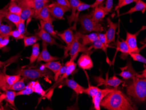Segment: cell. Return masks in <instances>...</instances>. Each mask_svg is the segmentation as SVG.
<instances>
[{"label": "cell", "instance_id": "obj_5", "mask_svg": "<svg viewBox=\"0 0 146 110\" xmlns=\"http://www.w3.org/2000/svg\"><path fill=\"white\" fill-rule=\"evenodd\" d=\"M80 52L91 55L93 53V51L89 47H87L86 46L83 45L80 42V38L78 32L74 34V39L73 41L69 51L70 55L71 57L76 54H78Z\"/></svg>", "mask_w": 146, "mask_h": 110}, {"label": "cell", "instance_id": "obj_33", "mask_svg": "<svg viewBox=\"0 0 146 110\" xmlns=\"http://www.w3.org/2000/svg\"><path fill=\"white\" fill-rule=\"evenodd\" d=\"M28 84L32 87L34 92L41 95L42 96H44L46 94V92L42 89V87L38 81L30 82Z\"/></svg>", "mask_w": 146, "mask_h": 110}, {"label": "cell", "instance_id": "obj_8", "mask_svg": "<svg viewBox=\"0 0 146 110\" xmlns=\"http://www.w3.org/2000/svg\"><path fill=\"white\" fill-rule=\"evenodd\" d=\"M48 7L51 16L58 19H64V16L65 12L71 11V9L59 5L56 2L48 5Z\"/></svg>", "mask_w": 146, "mask_h": 110}, {"label": "cell", "instance_id": "obj_21", "mask_svg": "<svg viewBox=\"0 0 146 110\" xmlns=\"http://www.w3.org/2000/svg\"><path fill=\"white\" fill-rule=\"evenodd\" d=\"M93 11L91 13L92 19L93 21L96 23H99V21L103 19L106 15L108 14L106 12L102 7H98V6L94 8Z\"/></svg>", "mask_w": 146, "mask_h": 110}, {"label": "cell", "instance_id": "obj_14", "mask_svg": "<svg viewBox=\"0 0 146 110\" xmlns=\"http://www.w3.org/2000/svg\"><path fill=\"white\" fill-rule=\"evenodd\" d=\"M114 89L109 88L100 89L96 95L92 97L93 103L94 104V107L96 110H100L101 102L108 93L112 92Z\"/></svg>", "mask_w": 146, "mask_h": 110}, {"label": "cell", "instance_id": "obj_40", "mask_svg": "<svg viewBox=\"0 0 146 110\" xmlns=\"http://www.w3.org/2000/svg\"><path fill=\"white\" fill-rule=\"evenodd\" d=\"M129 55L131 57L133 60L135 61H139L142 62L144 64L146 63V60L143 56L141 55L139 53H131L129 54Z\"/></svg>", "mask_w": 146, "mask_h": 110}, {"label": "cell", "instance_id": "obj_29", "mask_svg": "<svg viewBox=\"0 0 146 110\" xmlns=\"http://www.w3.org/2000/svg\"><path fill=\"white\" fill-rule=\"evenodd\" d=\"M7 24H2L0 27V35L3 36V37L8 36V34L13 30L14 25L12 23H9Z\"/></svg>", "mask_w": 146, "mask_h": 110}, {"label": "cell", "instance_id": "obj_54", "mask_svg": "<svg viewBox=\"0 0 146 110\" xmlns=\"http://www.w3.org/2000/svg\"><path fill=\"white\" fill-rule=\"evenodd\" d=\"M43 1H47V2H49L50 1V0H42Z\"/></svg>", "mask_w": 146, "mask_h": 110}, {"label": "cell", "instance_id": "obj_24", "mask_svg": "<svg viewBox=\"0 0 146 110\" xmlns=\"http://www.w3.org/2000/svg\"><path fill=\"white\" fill-rule=\"evenodd\" d=\"M9 4L8 9L9 12L20 15L22 12V9L16 0H10V2Z\"/></svg>", "mask_w": 146, "mask_h": 110}, {"label": "cell", "instance_id": "obj_6", "mask_svg": "<svg viewBox=\"0 0 146 110\" xmlns=\"http://www.w3.org/2000/svg\"><path fill=\"white\" fill-rule=\"evenodd\" d=\"M72 27L66 29L63 33H59L56 31L57 36L61 39V40L65 43L66 46L65 47L64 57H66L68 55V52L74 39V34Z\"/></svg>", "mask_w": 146, "mask_h": 110}, {"label": "cell", "instance_id": "obj_47", "mask_svg": "<svg viewBox=\"0 0 146 110\" xmlns=\"http://www.w3.org/2000/svg\"><path fill=\"white\" fill-rule=\"evenodd\" d=\"M139 0H123L122 3L119 5V7L115 10V11L119 9H120V8L124 7L125 6L129 5V4L133 3V2H136H136H137Z\"/></svg>", "mask_w": 146, "mask_h": 110}, {"label": "cell", "instance_id": "obj_22", "mask_svg": "<svg viewBox=\"0 0 146 110\" xmlns=\"http://www.w3.org/2000/svg\"><path fill=\"white\" fill-rule=\"evenodd\" d=\"M146 9V3L143 1L142 0H139L137 2H136V5L134 7L130 9L129 10L124 13L121 14L119 16L125 15L127 14H132L136 11H141L143 13H144Z\"/></svg>", "mask_w": 146, "mask_h": 110}, {"label": "cell", "instance_id": "obj_52", "mask_svg": "<svg viewBox=\"0 0 146 110\" xmlns=\"http://www.w3.org/2000/svg\"><path fill=\"white\" fill-rule=\"evenodd\" d=\"M123 0H119V1H118V5H117V6L115 7V10L119 7V5L121 4V3H122V1H123Z\"/></svg>", "mask_w": 146, "mask_h": 110}, {"label": "cell", "instance_id": "obj_48", "mask_svg": "<svg viewBox=\"0 0 146 110\" xmlns=\"http://www.w3.org/2000/svg\"><path fill=\"white\" fill-rule=\"evenodd\" d=\"M9 36L4 37L2 41L0 42V49H2L8 45L9 42Z\"/></svg>", "mask_w": 146, "mask_h": 110}, {"label": "cell", "instance_id": "obj_50", "mask_svg": "<svg viewBox=\"0 0 146 110\" xmlns=\"http://www.w3.org/2000/svg\"><path fill=\"white\" fill-rule=\"evenodd\" d=\"M105 0H96V1L93 4L91 5V8H94L96 6L101 4Z\"/></svg>", "mask_w": 146, "mask_h": 110}, {"label": "cell", "instance_id": "obj_45", "mask_svg": "<svg viewBox=\"0 0 146 110\" xmlns=\"http://www.w3.org/2000/svg\"><path fill=\"white\" fill-rule=\"evenodd\" d=\"M67 66L65 65L64 66H62L60 69L57 71L56 73L55 74L54 76V81H56L59 78V77L61 75H63L65 73L66 70H67Z\"/></svg>", "mask_w": 146, "mask_h": 110}, {"label": "cell", "instance_id": "obj_23", "mask_svg": "<svg viewBox=\"0 0 146 110\" xmlns=\"http://www.w3.org/2000/svg\"><path fill=\"white\" fill-rule=\"evenodd\" d=\"M22 9V11L20 15L21 20L25 21L29 19L31 16H33L35 14L34 10L29 7L24 5H19Z\"/></svg>", "mask_w": 146, "mask_h": 110}, {"label": "cell", "instance_id": "obj_3", "mask_svg": "<svg viewBox=\"0 0 146 110\" xmlns=\"http://www.w3.org/2000/svg\"><path fill=\"white\" fill-rule=\"evenodd\" d=\"M78 21L81 24V27L84 33L93 32L98 33L103 31L102 25L93 21L91 14L81 15L78 17Z\"/></svg>", "mask_w": 146, "mask_h": 110}, {"label": "cell", "instance_id": "obj_20", "mask_svg": "<svg viewBox=\"0 0 146 110\" xmlns=\"http://www.w3.org/2000/svg\"><path fill=\"white\" fill-rule=\"evenodd\" d=\"M78 33L80 39H82V44L84 46L92 43L98 39V33H93L88 35H84L79 32H78Z\"/></svg>", "mask_w": 146, "mask_h": 110}, {"label": "cell", "instance_id": "obj_16", "mask_svg": "<svg viewBox=\"0 0 146 110\" xmlns=\"http://www.w3.org/2000/svg\"><path fill=\"white\" fill-rule=\"evenodd\" d=\"M79 68L83 69L91 70L93 67V63L90 55L83 54L79 57L77 62Z\"/></svg>", "mask_w": 146, "mask_h": 110}, {"label": "cell", "instance_id": "obj_7", "mask_svg": "<svg viewBox=\"0 0 146 110\" xmlns=\"http://www.w3.org/2000/svg\"><path fill=\"white\" fill-rule=\"evenodd\" d=\"M146 29L145 26H143L141 28L139 31L136 32L134 34H132L129 33L128 32H127V36H126V40L125 42L127 43L129 48L130 54L131 53H139L142 48H144L146 46V45L141 48H139L138 47L137 44V37L139 33L141 31Z\"/></svg>", "mask_w": 146, "mask_h": 110}, {"label": "cell", "instance_id": "obj_4", "mask_svg": "<svg viewBox=\"0 0 146 110\" xmlns=\"http://www.w3.org/2000/svg\"><path fill=\"white\" fill-rule=\"evenodd\" d=\"M50 72L45 70H40L38 69H24L17 71V74H19L30 80H34L37 79L46 77L50 75Z\"/></svg>", "mask_w": 146, "mask_h": 110}, {"label": "cell", "instance_id": "obj_55", "mask_svg": "<svg viewBox=\"0 0 146 110\" xmlns=\"http://www.w3.org/2000/svg\"><path fill=\"white\" fill-rule=\"evenodd\" d=\"M1 94V91H0V95Z\"/></svg>", "mask_w": 146, "mask_h": 110}, {"label": "cell", "instance_id": "obj_19", "mask_svg": "<svg viewBox=\"0 0 146 110\" xmlns=\"http://www.w3.org/2000/svg\"><path fill=\"white\" fill-rule=\"evenodd\" d=\"M36 19H39L45 22H50L52 23L56 20L55 18L52 17L48 9V5H46L39 12Z\"/></svg>", "mask_w": 146, "mask_h": 110}, {"label": "cell", "instance_id": "obj_28", "mask_svg": "<svg viewBox=\"0 0 146 110\" xmlns=\"http://www.w3.org/2000/svg\"><path fill=\"white\" fill-rule=\"evenodd\" d=\"M90 8H91V5L85 4L84 3H82V4L78 6V8H77V11H76L75 19H74V24L73 27H72L73 29L76 30V24H77V22L78 21V19L80 12L83 11L85 10L88 9H89Z\"/></svg>", "mask_w": 146, "mask_h": 110}, {"label": "cell", "instance_id": "obj_32", "mask_svg": "<svg viewBox=\"0 0 146 110\" xmlns=\"http://www.w3.org/2000/svg\"><path fill=\"white\" fill-rule=\"evenodd\" d=\"M3 72L0 71V89L3 91L5 92L7 90H9V85L8 84L6 79L5 69L4 70Z\"/></svg>", "mask_w": 146, "mask_h": 110}, {"label": "cell", "instance_id": "obj_36", "mask_svg": "<svg viewBox=\"0 0 146 110\" xmlns=\"http://www.w3.org/2000/svg\"><path fill=\"white\" fill-rule=\"evenodd\" d=\"M100 90V89L98 88V87L89 86L87 88L84 89L83 93L85 94H88L91 97H93L96 95Z\"/></svg>", "mask_w": 146, "mask_h": 110}, {"label": "cell", "instance_id": "obj_15", "mask_svg": "<svg viewBox=\"0 0 146 110\" xmlns=\"http://www.w3.org/2000/svg\"><path fill=\"white\" fill-rule=\"evenodd\" d=\"M107 21L109 25V28L106 32V34L107 37L108 43L110 44L111 43L115 42V33L118 28L117 23H114L111 20L110 18H107Z\"/></svg>", "mask_w": 146, "mask_h": 110}, {"label": "cell", "instance_id": "obj_56", "mask_svg": "<svg viewBox=\"0 0 146 110\" xmlns=\"http://www.w3.org/2000/svg\"><path fill=\"white\" fill-rule=\"evenodd\" d=\"M1 9H0V12H1Z\"/></svg>", "mask_w": 146, "mask_h": 110}, {"label": "cell", "instance_id": "obj_17", "mask_svg": "<svg viewBox=\"0 0 146 110\" xmlns=\"http://www.w3.org/2000/svg\"><path fill=\"white\" fill-rule=\"evenodd\" d=\"M121 41H120L118 38L116 42L115 43L116 47L115 55L118 51H120L122 53L120 56V57L123 59H125L127 56L130 54V52L127 44L125 42V41L122 39H121Z\"/></svg>", "mask_w": 146, "mask_h": 110}, {"label": "cell", "instance_id": "obj_46", "mask_svg": "<svg viewBox=\"0 0 146 110\" xmlns=\"http://www.w3.org/2000/svg\"><path fill=\"white\" fill-rule=\"evenodd\" d=\"M25 21L21 20L19 24L16 27L17 29L23 35L25 36V33H26V28H25Z\"/></svg>", "mask_w": 146, "mask_h": 110}, {"label": "cell", "instance_id": "obj_1", "mask_svg": "<svg viewBox=\"0 0 146 110\" xmlns=\"http://www.w3.org/2000/svg\"><path fill=\"white\" fill-rule=\"evenodd\" d=\"M100 106L108 110H136L127 96L117 89H114L102 99Z\"/></svg>", "mask_w": 146, "mask_h": 110}, {"label": "cell", "instance_id": "obj_9", "mask_svg": "<svg viewBox=\"0 0 146 110\" xmlns=\"http://www.w3.org/2000/svg\"><path fill=\"white\" fill-rule=\"evenodd\" d=\"M60 85L66 86L69 87L71 89H73L78 95L83 93L84 89L85 88L84 87L81 86V85H80L78 83H77L74 79H68L66 78L63 79L60 82H58V83H55L54 84V85H52V87H51L49 89H47L46 91H45V92L46 93V92L48 90L52 89V88H55L56 87H58V86H60Z\"/></svg>", "mask_w": 146, "mask_h": 110}, {"label": "cell", "instance_id": "obj_18", "mask_svg": "<svg viewBox=\"0 0 146 110\" xmlns=\"http://www.w3.org/2000/svg\"><path fill=\"white\" fill-rule=\"evenodd\" d=\"M40 28L47 32L52 37L57 39L63 42V41L61 40V39L57 36L56 31H55L54 30V25H52V23L45 22L42 20H40Z\"/></svg>", "mask_w": 146, "mask_h": 110}, {"label": "cell", "instance_id": "obj_2", "mask_svg": "<svg viewBox=\"0 0 146 110\" xmlns=\"http://www.w3.org/2000/svg\"><path fill=\"white\" fill-rule=\"evenodd\" d=\"M127 85V94L135 101L143 103L146 99V79L134 77Z\"/></svg>", "mask_w": 146, "mask_h": 110}, {"label": "cell", "instance_id": "obj_34", "mask_svg": "<svg viewBox=\"0 0 146 110\" xmlns=\"http://www.w3.org/2000/svg\"><path fill=\"white\" fill-rule=\"evenodd\" d=\"M5 18H6L9 21L11 22V23L14 24L17 27V25L19 24L20 22L21 21L20 16L19 15L16 14L12 13L11 12H8V14H7Z\"/></svg>", "mask_w": 146, "mask_h": 110}, {"label": "cell", "instance_id": "obj_51", "mask_svg": "<svg viewBox=\"0 0 146 110\" xmlns=\"http://www.w3.org/2000/svg\"><path fill=\"white\" fill-rule=\"evenodd\" d=\"M146 68H145V69L143 71L142 73L141 74H139L138 73L136 77H137L139 78L145 79L146 78Z\"/></svg>", "mask_w": 146, "mask_h": 110}, {"label": "cell", "instance_id": "obj_43", "mask_svg": "<svg viewBox=\"0 0 146 110\" xmlns=\"http://www.w3.org/2000/svg\"><path fill=\"white\" fill-rule=\"evenodd\" d=\"M9 4H7L5 6L1 9V11L0 12V27L2 24V22L3 19H4V18H5L7 14L9 12V9H8Z\"/></svg>", "mask_w": 146, "mask_h": 110}, {"label": "cell", "instance_id": "obj_31", "mask_svg": "<svg viewBox=\"0 0 146 110\" xmlns=\"http://www.w3.org/2000/svg\"><path fill=\"white\" fill-rule=\"evenodd\" d=\"M24 46L25 47L30 46L34 45L37 42L40 40V38L37 36L35 35L34 36H29V37H25L23 38Z\"/></svg>", "mask_w": 146, "mask_h": 110}, {"label": "cell", "instance_id": "obj_53", "mask_svg": "<svg viewBox=\"0 0 146 110\" xmlns=\"http://www.w3.org/2000/svg\"><path fill=\"white\" fill-rule=\"evenodd\" d=\"M3 38H4V37L3 36H1V35H0V42L2 41Z\"/></svg>", "mask_w": 146, "mask_h": 110}, {"label": "cell", "instance_id": "obj_49", "mask_svg": "<svg viewBox=\"0 0 146 110\" xmlns=\"http://www.w3.org/2000/svg\"><path fill=\"white\" fill-rule=\"evenodd\" d=\"M56 2L59 5L68 7V8L71 9L70 3L69 0H56Z\"/></svg>", "mask_w": 146, "mask_h": 110}, {"label": "cell", "instance_id": "obj_25", "mask_svg": "<svg viewBox=\"0 0 146 110\" xmlns=\"http://www.w3.org/2000/svg\"><path fill=\"white\" fill-rule=\"evenodd\" d=\"M40 54L39 52V44L36 43L33 45L32 54L29 57V64L31 65L34 63L37 60Z\"/></svg>", "mask_w": 146, "mask_h": 110}, {"label": "cell", "instance_id": "obj_12", "mask_svg": "<svg viewBox=\"0 0 146 110\" xmlns=\"http://www.w3.org/2000/svg\"><path fill=\"white\" fill-rule=\"evenodd\" d=\"M108 73L106 74V79L100 78V77L97 78L98 79L97 81L100 83L98 85V87L100 86V85H105L106 86L113 87L114 89H117V87H119V85H120L121 83H123V81L117 78L115 75H114L112 77H110L109 79L108 78Z\"/></svg>", "mask_w": 146, "mask_h": 110}, {"label": "cell", "instance_id": "obj_26", "mask_svg": "<svg viewBox=\"0 0 146 110\" xmlns=\"http://www.w3.org/2000/svg\"><path fill=\"white\" fill-rule=\"evenodd\" d=\"M42 65L45 68L51 70L54 74L56 73L57 71L62 67V65L60 61H52L46 62V63L43 64Z\"/></svg>", "mask_w": 146, "mask_h": 110}, {"label": "cell", "instance_id": "obj_35", "mask_svg": "<svg viewBox=\"0 0 146 110\" xmlns=\"http://www.w3.org/2000/svg\"><path fill=\"white\" fill-rule=\"evenodd\" d=\"M92 44V45L89 47V48L91 50L92 48L95 49V50L101 49V50H102L106 54H107V48L108 47L106 46L105 44H103L98 39L95 41Z\"/></svg>", "mask_w": 146, "mask_h": 110}, {"label": "cell", "instance_id": "obj_10", "mask_svg": "<svg viewBox=\"0 0 146 110\" xmlns=\"http://www.w3.org/2000/svg\"><path fill=\"white\" fill-rule=\"evenodd\" d=\"M121 73L118 74L125 80L131 79L133 77H137L138 73H137L132 66L131 62H129L127 65L123 67H119Z\"/></svg>", "mask_w": 146, "mask_h": 110}, {"label": "cell", "instance_id": "obj_27", "mask_svg": "<svg viewBox=\"0 0 146 110\" xmlns=\"http://www.w3.org/2000/svg\"><path fill=\"white\" fill-rule=\"evenodd\" d=\"M16 97V92L13 90H7L4 94V99L13 107H15V99Z\"/></svg>", "mask_w": 146, "mask_h": 110}, {"label": "cell", "instance_id": "obj_38", "mask_svg": "<svg viewBox=\"0 0 146 110\" xmlns=\"http://www.w3.org/2000/svg\"><path fill=\"white\" fill-rule=\"evenodd\" d=\"M34 93V91L33 88L30 85L28 84L26 86L25 88L19 91L16 92V96H20V95H29Z\"/></svg>", "mask_w": 146, "mask_h": 110}, {"label": "cell", "instance_id": "obj_41", "mask_svg": "<svg viewBox=\"0 0 146 110\" xmlns=\"http://www.w3.org/2000/svg\"><path fill=\"white\" fill-rule=\"evenodd\" d=\"M8 36L13 37L16 40H21L25 37V35H23L17 29L12 30L8 34Z\"/></svg>", "mask_w": 146, "mask_h": 110}, {"label": "cell", "instance_id": "obj_39", "mask_svg": "<svg viewBox=\"0 0 146 110\" xmlns=\"http://www.w3.org/2000/svg\"><path fill=\"white\" fill-rule=\"evenodd\" d=\"M20 56V54H17L16 55L11 57L6 61L3 62V61H0V66H5V65H7L9 64H11V63H15L18 61Z\"/></svg>", "mask_w": 146, "mask_h": 110}, {"label": "cell", "instance_id": "obj_44", "mask_svg": "<svg viewBox=\"0 0 146 110\" xmlns=\"http://www.w3.org/2000/svg\"><path fill=\"white\" fill-rule=\"evenodd\" d=\"M113 0H106L105 7H102V8L106 12L109 13V12H111V9L113 8Z\"/></svg>", "mask_w": 146, "mask_h": 110}, {"label": "cell", "instance_id": "obj_13", "mask_svg": "<svg viewBox=\"0 0 146 110\" xmlns=\"http://www.w3.org/2000/svg\"><path fill=\"white\" fill-rule=\"evenodd\" d=\"M40 29L39 31L36 33V35H37L40 38V39H42V41L46 43L47 44H49L50 46L55 45L59 47L60 48H64L65 47H64V46L57 43L55 39L52 37L47 32L43 30L40 27Z\"/></svg>", "mask_w": 146, "mask_h": 110}, {"label": "cell", "instance_id": "obj_30", "mask_svg": "<svg viewBox=\"0 0 146 110\" xmlns=\"http://www.w3.org/2000/svg\"><path fill=\"white\" fill-rule=\"evenodd\" d=\"M25 79V78L24 77H23V78H21L19 81L15 83L13 85H9V90L19 91L24 89L26 87L24 83Z\"/></svg>", "mask_w": 146, "mask_h": 110}, {"label": "cell", "instance_id": "obj_11", "mask_svg": "<svg viewBox=\"0 0 146 110\" xmlns=\"http://www.w3.org/2000/svg\"><path fill=\"white\" fill-rule=\"evenodd\" d=\"M48 44L42 41V51L39 54V56L37 60L38 62L43 61L44 62H48L50 61H56L60 59V58L57 57L52 56L51 55L47 50V46Z\"/></svg>", "mask_w": 146, "mask_h": 110}, {"label": "cell", "instance_id": "obj_37", "mask_svg": "<svg viewBox=\"0 0 146 110\" xmlns=\"http://www.w3.org/2000/svg\"><path fill=\"white\" fill-rule=\"evenodd\" d=\"M6 79L9 85H12L21 79V76L19 74L14 75H10L5 73Z\"/></svg>", "mask_w": 146, "mask_h": 110}, {"label": "cell", "instance_id": "obj_42", "mask_svg": "<svg viewBox=\"0 0 146 110\" xmlns=\"http://www.w3.org/2000/svg\"><path fill=\"white\" fill-rule=\"evenodd\" d=\"M98 40L100 41L102 43L105 44L106 46L108 47H112V48H115L114 47L111 46L109 44L107 41V37L106 35V33L105 34H103V33H98Z\"/></svg>", "mask_w": 146, "mask_h": 110}]
</instances>
